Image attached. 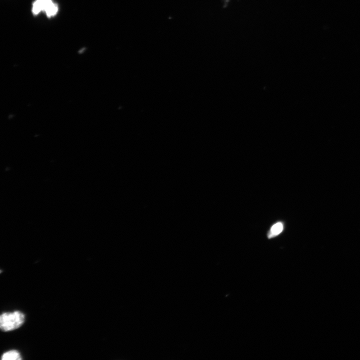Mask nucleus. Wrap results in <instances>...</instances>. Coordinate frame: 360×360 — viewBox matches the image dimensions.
Here are the masks:
<instances>
[{
    "instance_id": "1",
    "label": "nucleus",
    "mask_w": 360,
    "mask_h": 360,
    "mask_svg": "<svg viewBox=\"0 0 360 360\" xmlns=\"http://www.w3.org/2000/svg\"><path fill=\"white\" fill-rule=\"evenodd\" d=\"M24 321V315L19 311L4 312L0 316V328L4 332L14 330L20 327Z\"/></svg>"
},
{
    "instance_id": "2",
    "label": "nucleus",
    "mask_w": 360,
    "mask_h": 360,
    "mask_svg": "<svg viewBox=\"0 0 360 360\" xmlns=\"http://www.w3.org/2000/svg\"><path fill=\"white\" fill-rule=\"evenodd\" d=\"M42 11L44 12L48 17L52 16L57 13L58 6L52 0H36L32 4V13L36 15Z\"/></svg>"
},
{
    "instance_id": "3",
    "label": "nucleus",
    "mask_w": 360,
    "mask_h": 360,
    "mask_svg": "<svg viewBox=\"0 0 360 360\" xmlns=\"http://www.w3.org/2000/svg\"><path fill=\"white\" fill-rule=\"evenodd\" d=\"M283 230L284 224L282 222H278L272 226L268 234V237L270 238L276 236L280 234Z\"/></svg>"
},
{
    "instance_id": "4",
    "label": "nucleus",
    "mask_w": 360,
    "mask_h": 360,
    "mask_svg": "<svg viewBox=\"0 0 360 360\" xmlns=\"http://www.w3.org/2000/svg\"><path fill=\"white\" fill-rule=\"evenodd\" d=\"M20 353L16 350H12L4 353L2 356V360H21Z\"/></svg>"
}]
</instances>
